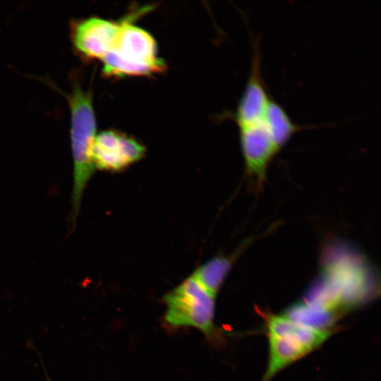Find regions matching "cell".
I'll use <instances>...</instances> for the list:
<instances>
[{
  "label": "cell",
  "instance_id": "1",
  "mask_svg": "<svg viewBox=\"0 0 381 381\" xmlns=\"http://www.w3.org/2000/svg\"><path fill=\"white\" fill-rule=\"evenodd\" d=\"M71 109V144L73 162L71 220L75 224L85 189L95 169L91 150L95 138L96 123L91 92L78 84L66 95Z\"/></svg>",
  "mask_w": 381,
  "mask_h": 381
},
{
  "label": "cell",
  "instance_id": "6",
  "mask_svg": "<svg viewBox=\"0 0 381 381\" xmlns=\"http://www.w3.org/2000/svg\"><path fill=\"white\" fill-rule=\"evenodd\" d=\"M238 128L246 174L260 188L265 181L268 165L279 150L262 121Z\"/></svg>",
  "mask_w": 381,
  "mask_h": 381
},
{
  "label": "cell",
  "instance_id": "4",
  "mask_svg": "<svg viewBox=\"0 0 381 381\" xmlns=\"http://www.w3.org/2000/svg\"><path fill=\"white\" fill-rule=\"evenodd\" d=\"M144 154V146L137 140L111 130L95 135L91 150L95 169L109 171L126 169Z\"/></svg>",
  "mask_w": 381,
  "mask_h": 381
},
{
  "label": "cell",
  "instance_id": "11",
  "mask_svg": "<svg viewBox=\"0 0 381 381\" xmlns=\"http://www.w3.org/2000/svg\"><path fill=\"white\" fill-rule=\"evenodd\" d=\"M284 315L298 323L320 329H328L336 319L335 313L308 301L291 306Z\"/></svg>",
  "mask_w": 381,
  "mask_h": 381
},
{
  "label": "cell",
  "instance_id": "2",
  "mask_svg": "<svg viewBox=\"0 0 381 381\" xmlns=\"http://www.w3.org/2000/svg\"><path fill=\"white\" fill-rule=\"evenodd\" d=\"M113 49L102 59L103 73L109 76L149 75L161 72L164 61L157 57L154 38L128 20L119 23Z\"/></svg>",
  "mask_w": 381,
  "mask_h": 381
},
{
  "label": "cell",
  "instance_id": "10",
  "mask_svg": "<svg viewBox=\"0 0 381 381\" xmlns=\"http://www.w3.org/2000/svg\"><path fill=\"white\" fill-rule=\"evenodd\" d=\"M234 259L229 256L212 258L198 267L191 276L215 297L233 265Z\"/></svg>",
  "mask_w": 381,
  "mask_h": 381
},
{
  "label": "cell",
  "instance_id": "3",
  "mask_svg": "<svg viewBox=\"0 0 381 381\" xmlns=\"http://www.w3.org/2000/svg\"><path fill=\"white\" fill-rule=\"evenodd\" d=\"M214 298L190 275L164 296L165 320L173 326L193 327L211 335Z\"/></svg>",
  "mask_w": 381,
  "mask_h": 381
},
{
  "label": "cell",
  "instance_id": "8",
  "mask_svg": "<svg viewBox=\"0 0 381 381\" xmlns=\"http://www.w3.org/2000/svg\"><path fill=\"white\" fill-rule=\"evenodd\" d=\"M120 24L98 17L75 23L72 40L76 49L87 58L102 59L114 47Z\"/></svg>",
  "mask_w": 381,
  "mask_h": 381
},
{
  "label": "cell",
  "instance_id": "7",
  "mask_svg": "<svg viewBox=\"0 0 381 381\" xmlns=\"http://www.w3.org/2000/svg\"><path fill=\"white\" fill-rule=\"evenodd\" d=\"M270 99L261 75L259 44L254 39L250 72L234 114L238 126L262 121Z\"/></svg>",
  "mask_w": 381,
  "mask_h": 381
},
{
  "label": "cell",
  "instance_id": "9",
  "mask_svg": "<svg viewBox=\"0 0 381 381\" xmlns=\"http://www.w3.org/2000/svg\"><path fill=\"white\" fill-rule=\"evenodd\" d=\"M262 122L279 151L297 131L307 127L295 123L286 109L272 98L269 101Z\"/></svg>",
  "mask_w": 381,
  "mask_h": 381
},
{
  "label": "cell",
  "instance_id": "5",
  "mask_svg": "<svg viewBox=\"0 0 381 381\" xmlns=\"http://www.w3.org/2000/svg\"><path fill=\"white\" fill-rule=\"evenodd\" d=\"M267 333L269 358L262 381H270L282 369L311 352L293 322H280Z\"/></svg>",
  "mask_w": 381,
  "mask_h": 381
}]
</instances>
